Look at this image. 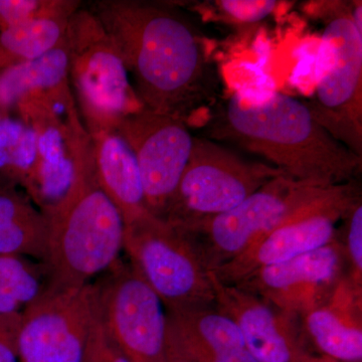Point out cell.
I'll use <instances>...</instances> for the list:
<instances>
[{
	"mask_svg": "<svg viewBox=\"0 0 362 362\" xmlns=\"http://www.w3.org/2000/svg\"><path fill=\"white\" fill-rule=\"evenodd\" d=\"M168 362H192L190 361H187V359L180 358V357L176 356H168Z\"/></svg>",
	"mask_w": 362,
	"mask_h": 362,
	"instance_id": "obj_30",
	"label": "cell"
},
{
	"mask_svg": "<svg viewBox=\"0 0 362 362\" xmlns=\"http://www.w3.org/2000/svg\"><path fill=\"white\" fill-rule=\"evenodd\" d=\"M117 132L137 160L147 209L161 218L189 161L194 136L181 119L145 107L126 117Z\"/></svg>",
	"mask_w": 362,
	"mask_h": 362,
	"instance_id": "obj_12",
	"label": "cell"
},
{
	"mask_svg": "<svg viewBox=\"0 0 362 362\" xmlns=\"http://www.w3.org/2000/svg\"><path fill=\"white\" fill-rule=\"evenodd\" d=\"M84 362H130L112 341L98 313L93 325Z\"/></svg>",
	"mask_w": 362,
	"mask_h": 362,
	"instance_id": "obj_26",
	"label": "cell"
},
{
	"mask_svg": "<svg viewBox=\"0 0 362 362\" xmlns=\"http://www.w3.org/2000/svg\"><path fill=\"white\" fill-rule=\"evenodd\" d=\"M338 185L313 187L282 175L232 211L180 232L192 245L206 270L216 272L267 233L322 201Z\"/></svg>",
	"mask_w": 362,
	"mask_h": 362,
	"instance_id": "obj_5",
	"label": "cell"
},
{
	"mask_svg": "<svg viewBox=\"0 0 362 362\" xmlns=\"http://www.w3.org/2000/svg\"><path fill=\"white\" fill-rule=\"evenodd\" d=\"M168 356L192 362H258L239 328L216 307L166 311Z\"/></svg>",
	"mask_w": 362,
	"mask_h": 362,
	"instance_id": "obj_16",
	"label": "cell"
},
{
	"mask_svg": "<svg viewBox=\"0 0 362 362\" xmlns=\"http://www.w3.org/2000/svg\"><path fill=\"white\" fill-rule=\"evenodd\" d=\"M1 117H2L1 114H0V120H1Z\"/></svg>",
	"mask_w": 362,
	"mask_h": 362,
	"instance_id": "obj_32",
	"label": "cell"
},
{
	"mask_svg": "<svg viewBox=\"0 0 362 362\" xmlns=\"http://www.w3.org/2000/svg\"><path fill=\"white\" fill-rule=\"evenodd\" d=\"M18 331L0 321V362H20L16 350Z\"/></svg>",
	"mask_w": 362,
	"mask_h": 362,
	"instance_id": "obj_28",
	"label": "cell"
},
{
	"mask_svg": "<svg viewBox=\"0 0 362 362\" xmlns=\"http://www.w3.org/2000/svg\"><path fill=\"white\" fill-rule=\"evenodd\" d=\"M322 42L332 59L309 105L318 122L357 156L362 152V32L351 11L338 7L328 16Z\"/></svg>",
	"mask_w": 362,
	"mask_h": 362,
	"instance_id": "obj_9",
	"label": "cell"
},
{
	"mask_svg": "<svg viewBox=\"0 0 362 362\" xmlns=\"http://www.w3.org/2000/svg\"><path fill=\"white\" fill-rule=\"evenodd\" d=\"M221 11L228 18L240 23H257L268 18L278 6L277 1H245V0H223L218 4Z\"/></svg>",
	"mask_w": 362,
	"mask_h": 362,
	"instance_id": "obj_27",
	"label": "cell"
},
{
	"mask_svg": "<svg viewBox=\"0 0 362 362\" xmlns=\"http://www.w3.org/2000/svg\"><path fill=\"white\" fill-rule=\"evenodd\" d=\"M216 308L239 328L250 354L258 362H312L299 317L235 285L221 282L209 272Z\"/></svg>",
	"mask_w": 362,
	"mask_h": 362,
	"instance_id": "obj_15",
	"label": "cell"
},
{
	"mask_svg": "<svg viewBox=\"0 0 362 362\" xmlns=\"http://www.w3.org/2000/svg\"><path fill=\"white\" fill-rule=\"evenodd\" d=\"M65 40L69 81L86 130L90 136L117 131L144 107L120 51L96 16L82 6L71 16Z\"/></svg>",
	"mask_w": 362,
	"mask_h": 362,
	"instance_id": "obj_4",
	"label": "cell"
},
{
	"mask_svg": "<svg viewBox=\"0 0 362 362\" xmlns=\"http://www.w3.org/2000/svg\"><path fill=\"white\" fill-rule=\"evenodd\" d=\"M90 138L98 183L120 211L125 226L149 213L137 160L126 140L117 131Z\"/></svg>",
	"mask_w": 362,
	"mask_h": 362,
	"instance_id": "obj_19",
	"label": "cell"
},
{
	"mask_svg": "<svg viewBox=\"0 0 362 362\" xmlns=\"http://www.w3.org/2000/svg\"><path fill=\"white\" fill-rule=\"evenodd\" d=\"M2 70V65H1V61H0V71Z\"/></svg>",
	"mask_w": 362,
	"mask_h": 362,
	"instance_id": "obj_31",
	"label": "cell"
},
{
	"mask_svg": "<svg viewBox=\"0 0 362 362\" xmlns=\"http://www.w3.org/2000/svg\"><path fill=\"white\" fill-rule=\"evenodd\" d=\"M312 362H340L337 361H333V359L328 358V357L322 356H315L314 357L313 361Z\"/></svg>",
	"mask_w": 362,
	"mask_h": 362,
	"instance_id": "obj_29",
	"label": "cell"
},
{
	"mask_svg": "<svg viewBox=\"0 0 362 362\" xmlns=\"http://www.w3.org/2000/svg\"><path fill=\"white\" fill-rule=\"evenodd\" d=\"M73 96L66 40L40 58L0 71V114L13 116L33 103H52Z\"/></svg>",
	"mask_w": 362,
	"mask_h": 362,
	"instance_id": "obj_18",
	"label": "cell"
},
{
	"mask_svg": "<svg viewBox=\"0 0 362 362\" xmlns=\"http://www.w3.org/2000/svg\"><path fill=\"white\" fill-rule=\"evenodd\" d=\"M97 313L96 284L47 290L21 316L18 361L84 362Z\"/></svg>",
	"mask_w": 362,
	"mask_h": 362,
	"instance_id": "obj_10",
	"label": "cell"
},
{
	"mask_svg": "<svg viewBox=\"0 0 362 362\" xmlns=\"http://www.w3.org/2000/svg\"><path fill=\"white\" fill-rule=\"evenodd\" d=\"M90 11L120 51L145 108L187 118L206 94L204 42L173 7L136 0H99Z\"/></svg>",
	"mask_w": 362,
	"mask_h": 362,
	"instance_id": "obj_1",
	"label": "cell"
},
{
	"mask_svg": "<svg viewBox=\"0 0 362 362\" xmlns=\"http://www.w3.org/2000/svg\"><path fill=\"white\" fill-rule=\"evenodd\" d=\"M357 181L343 183L322 201L304 209L255 242L230 263L213 272L228 285H235L254 272L277 265L327 246L337 240L338 221L361 201Z\"/></svg>",
	"mask_w": 362,
	"mask_h": 362,
	"instance_id": "obj_11",
	"label": "cell"
},
{
	"mask_svg": "<svg viewBox=\"0 0 362 362\" xmlns=\"http://www.w3.org/2000/svg\"><path fill=\"white\" fill-rule=\"evenodd\" d=\"M78 0H0V32L40 18L71 16Z\"/></svg>",
	"mask_w": 362,
	"mask_h": 362,
	"instance_id": "obj_24",
	"label": "cell"
},
{
	"mask_svg": "<svg viewBox=\"0 0 362 362\" xmlns=\"http://www.w3.org/2000/svg\"><path fill=\"white\" fill-rule=\"evenodd\" d=\"M123 249L166 311L216 307L209 272L185 235L165 221L147 213L128 223Z\"/></svg>",
	"mask_w": 362,
	"mask_h": 362,
	"instance_id": "obj_7",
	"label": "cell"
},
{
	"mask_svg": "<svg viewBox=\"0 0 362 362\" xmlns=\"http://www.w3.org/2000/svg\"><path fill=\"white\" fill-rule=\"evenodd\" d=\"M282 170L195 138L192 156L160 218L178 230L232 211Z\"/></svg>",
	"mask_w": 362,
	"mask_h": 362,
	"instance_id": "obj_6",
	"label": "cell"
},
{
	"mask_svg": "<svg viewBox=\"0 0 362 362\" xmlns=\"http://www.w3.org/2000/svg\"><path fill=\"white\" fill-rule=\"evenodd\" d=\"M13 117L35 131L37 157L26 195L42 214H49L65 199L75 180L77 135L83 124L75 98L25 105Z\"/></svg>",
	"mask_w": 362,
	"mask_h": 362,
	"instance_id": "obj_13",
	"label": "cell"
},
{
	"mask_svg": "<svg viewBox=\"0 0 362 362\" xmlns=\"http://www.w3.org/2000/svg\"><path fill=\"white\" fill-rule=\"evenodd\" d=\"M105 329L130 362H168V315L132 264L119 259L95 283Z\"/></svg>",
	"mask_w": 362,
	"mask_h": 362,
	"instance_id": "obj_8",
	"label": "cell"
},
{
	"mask_svg": "<svg viewBox=\"0 0 362 362\" xmlns=\"http://www.w3.org/2000/svg\"><path fill=\"white\" fill-rule=\"evenodd\" d=\"M342 235L339 237L347 264V279L362 290V202H358L343 218Z\"/></svg>",
	"mask_w": 362,
	"mask_h": 362,
	"instance_id": "obj_25",
	"label": "cell"
},
{
	"mask_svg": "<svg viewBox=\"0 0 362 362\" xmlns=\"http://www.w3.org/2000/svg\"><path fill=\"white\" fill-rule=\"evenodd\" d=\"M47 290L42 263L25 257L0 255V321L18 329L23 311Z\"/></svg>",
	"mask_w": 362,
	"mask_h": 362,
	"instance_id": "obj_21",
	"label": "cell"
},
{
	"mask_svg": "<svg viewBox=\"0 0 362 362\" xmlns=\"http://www.w3.org/2000/svg\"><path fill=\"white\" fill-rule=\"evenodd\" d=\"M345 277L346 259L338 237L316 251L259 269L235 286L300 318L325 303Z\"/></svg>",
	"mask_w": 362,
	"mask_h": 362,
	"instance_id": "obj_14",
	"label": "cell"
},
{
	"mask_svg": "<svg viewBox=\"0 0 362 362\" xmlns=\"http://www.w3.org/2000/svg\"><path fill=\"white\" fill-rule=\"evenodd\" d=\"M47 242L45 214L18 188L0 187V255L42 262Z\"/></svg>",
	"mask_w": 362,
	"mask_h": 362,
	"instance_id": "obj_20",
	"label": "cell"
},
{
	"mask_svg": "<svg viewBox=\"0 0 362 362\" xmlns=\"http://www.w3.org/2000/svg\"><path fill=\"white\" fill-rule=\"evenodd\" d=\"M47 242L44 266L49 290L90 284L110 270L124 247L125 223L98 183L92 138L82 125L77 135L76 175L70 192L45 214Z\"/></svg>",
	"mask_w": 362,
	"mask_h": 362,
	"instance_id": "obj_3",
	"label": "cell"
},
{
	"mask_svg": "<svg viewBox=\"0 0 362 362\" xmlns=\"http://www.w3.org/2000/svg\"><path fill=\"white\" fill-rule=\"evenodd\" d=\"M70 18L71 16L40 18L0 32L2 70L40 58L58 47L65 39Z\"/></svg>",
	"mask_w": 362,
	"mask_h": 362,
	"instance_id": "obj_23",
	"label": "cell"
},
{
	"mask_svg": "<svg viewBox=\"0 0 362 362\" xmlns=\"http://www.w3.org/2000/svg\"><path fill=\"white\" fill-rule=\"evenodd\" d=\"M308 342L319 356L362 361V290L345 277L329 299L300 317Z\"/></svg>",
	"mask_w": 362,
	"mask_h": 362,
	"instance_id": "obj_17",
	"label": "cell"
},
{
	"mask_svg": "<svg viewBox=\"0 0 362 362\" xmlns=\"http://www.w3.org/2000/svg\"><path fill=\"white\" fill-rule=\"evenodd\" d=\"M209 135L235 143L298 182L328 187L356 181L362 158L318 122L309 105L277 92L262 102H226Z\"/></svg>",
	"mask_w": 362,
	"mask_h": 362,
	"instance_id": "obj_2",
	"label": "cell"
},
{
	"mask_svg": "<svg viewBox=\"0 0 362 362\" xmlns=\"http://www.w3.org/2000/svg\"><path fill=\"white\" fill-rule=\"evenodd\" d=\"M37 157V138L28 123L13 116L0 120V187H14L26 194Z\"/></svg>",
	"mask_w": 362,
	"mask_h": 362,
	"instance_id": "obj_22",
	"label": "cell"
}]
</instances>
